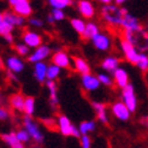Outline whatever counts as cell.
I'll use <instances>...</instances> for the list:
<instances>
[{"mask_svg": "<svg viewBox=\"0 0 148 148\" xmlns=\"http://www.w3.org/2000/svg\"><path fill=\"white\" fill-rule=\"evenodd\" d=\"M48 93H49V103L53 108H57L59 105V99H58V87L54 79H47L45 82Z\"/></svg>", "mask_w": 148, "mask_h": 148, "instance_id": "d6986e66", "label": "cell"}, {"mask_svg": "<svg viewBox=\"0 0 148 148\" xmlns=\"http://www.w3.org/2000/svg\"><path fill=\"white\" fill-rule=\"evenodd\" d=\"M118 68H119V59L117 57L108 56L101 62V69L108 73H113Z\"/></svg>", "mask_w": 148, "mask_h": 148, "instance_id": "603a6c76", "label": "cell"}, {"mask_svg": "<svg viewBox=\"0 0 148 148\" xmlns=\"http://www.w3.org/2000/svg\"><path fill=\"white\" fill-rule=\"evenodd\" d=\"M28 22H29V24H30L32 27H34V28H41V27H43V22L40 18L30 17Z\"/></svg>", "mask_w": 148, "mask_h": 148, "instance_id": "f35d334b", "label": "cell"}, {"mask_svg": "<svg viewBox=\"0 0 148 148\" xmlns=\"http://www.w3.org/2000/svg\"><path fill=\"white\" fill-rule=\"evenodd\" d=\"M1 140L10 148H25L24 147V143L16 136V132H14V131L1 134Z\"/></svg>", "mask_w": 148, "mask_h": 148, "instance_id": "44dd1931", "label": "cell"}, {"mask_svg": "<svg viewBox=\"0 0 148 148\" xmlns=\"http://www.w3.org/2000/svg\"><path fill=\"white\" fill-rule=\"evenodd\" d=\"M93 46L97 48L100 52H106L111 48V45H112V41H111V38L108 35L103 34V33H99L94 36V38L90 40Z\"/></svg>", "mask_w": 148, "mask_h": 148, "instance_id": "9c48e42d", "label": "cell"}, {"mask_svg": "<svg viewBox=\"0 0 148 148\" xmlns=\"http://www.w3.org/2000/svg\"><path fill=\"white\" fill-rule=\"evenodd\" d=\"M19 1H22V0H7V3H9V5L12 7V6H14L16 4H18Z\"/></svg>", "mask_w": 148, "mask_h": 148, "instance_id": "f6af8a7d", "label": "cell"}, {"mask_svg": "<svg viewBox=\"0 0 148 148\" xmlns=\"http://www.w3.org/2000/svg\"><path fill=\"white\" fill-rule=\"evenodd\" d=\"M99 33H100V29H99L98 24H95L94 22H88L87 27H86V30L82 34V38L84 40H92L94 36L97 34H99Z\"/></svg>", "mask_w": 148, "mask_h": 148, "instance_id": "d4e9b609", "label": "cell"}, {"mask_svg": "<svg viewBox=\"0 0 148 148\" xmlns=\"http://www.w3.org/2000/svg\"><path fill=\"white\" fill-rule=\"evenodd\" d=\"M136 66L141 70L142 72H147L148 71V56L145 53H140Z\"/></svg>", "mask_w": 148, "mask_h": 148, "instance_id": "836d02e7", "label": "cell"}, {"mask_svg": "<svg viewBox=\"0 0 148 148\" xmlns=\"http://www.w3.org/2000/svg\"><path fill=\"white\" fill-rule=\"evenodd\" d=\"M3 39H4L7 43H13V41H14V38H13V34H12V33L5 34V35L3 36Z\"/></svg>", "mask_w": 148, "mask_h": 148, "instance_id": "b9f144b4", "label": "cell"}, {"mask_svg": "<svg viewBox=\"0 0 148 148\" xmlns=\"http://www.w3.org/2000/svg\"><path fill=\"white\" fill-rule=\"evenodd\" d=\"M121 49L123 52V56L125 57V59H127L130 64L136 65L140 53L137 52V49H136L134 43H131L127 39H123L121 41Z\"/></svg>", "mask_w": 148, "mask_h": 148, "instance_id": "5b68a950", "label": "cell"}, {"mask_svg": "<svg viewBox=\"0 0 148 148\" xmlns=\"http://www.w3.org/2000/svg\"><path fill=\"white\" fill-rule=\"evenodd\" d=\"M14 49H16L17 54L19 57H28L30 54V47L28 45H25L23 41L19 42V43H16V45H14Z\"/></svg>", "mask_w": 148, "mask_h": 148, "instance_id": "1f68e13d", "label": "cell"}, {"mask_svg": "<svg viewBox=\"0 0 148 148\" xmlns=\"http://www.w3.org/2000/svg\"><path fill=\"white\" fill-rule=\"evenodd\" d=\"M10 106L13 111L24 113V102H25V97H23L21 93H14L10 97Z\"/></svg>", "mask_w": 148, "mask_h": 148, "instance_id": "7402d4cb", "label": "cell"}, {"mask_svg": "<svg viewBox=\"0 0 148 148\" xmlns=\"http://www.w3.org/2000/svg\"><path fill=\"white\" fill-rule=\"evenodd\" d=\"M12 11L16 12L17 14H19V16H22V17L28 18V17L32 16L33 7H32L29 0H22V1H19L18 4L12 6Z\"/></svg>", "mask_w": 148, "mask_h": 148, "instance_id": "2e32d148", "label": "cell"}, {"mask_svg": "<svg viewBox=\"0 0 148 148\" xmlns=\"http://www.w3.org/2000/svg\"><path fill=\"white\" fill-rule=\"evenodd\" d=\"M128 12L127 9L124 7H119L117 4H108L103 5L101 9V16L102 19L106 22L107 24L113 25V27H119L122 25L123 16Z\"/></svg>", "mask_w": 148, "mask_h": 148, "instance_id": "6da1fadb", "label": "cell"}, {"mask_svg": "<svg viewBox=\"0 0 148 148\" xmlns=\"http://www.w3.org/2000/svg\"><path fill=\"white\" fill-rule=\"evenodd\" d=\"M52 9H59L65 10L66 7L72 5V0H48Z\"/></svg>", "mask_w": 148, "mask_h": 148, "instance_id": "f546056e", "label": "cell"}, {"mask_svg": "<svg viewBox=\"0 0 148 148\" xmlns=\"http://www.w3.org/2000/svg\"><path fill=\"white\" fill-rule=\"evenodd\" d=\"M10 118V112L7 111V108L1 107L0 108V119L1 121H7Z\"/></svg>", "mask_w": 148, "mask_h": 148, "instance_id": "ab89813d", "label": "cell"}, {"mask_svg": "<svg viewBox=\"0 0 148 148\" xmlns=\"http://www.w3.org/2000/svg\"><path fill=\"white\" fill-rule=\"evenodd\" d=\"M22 41H23L25 45H28L30 48H38L42 45V36L35 32L32 30H25L22 34Z\"/></svg>", "mask_w": 148, "mask_h": 148, "instance_id": "30bf717a", "label": "cell"}, {"mask_svg": "<svg viewBox=\"0 0 148 148\" xmlns=\"http://www.w3.org/2000/svg\"><path fill=\"white\" fill-rule=\"evenodd\" d=\"M16 132V136L21 140L23 143H27V142H29L30 141V138H32V136H30V134L28 132V130L27 129H19V130H17V131H14Z\"/></svg>", "mask_w": 148, "mask_h": 148, "instance_id": "e575fe53", "label": "cell"}, {"mask_svg": "<svg viewBox=\"0 0 148 148\" xmlns=\"http://www.w3.org/2000/svg\"><path fill=\"white\" fill-rule=\"evenodd\" d=\"M57 123H58L57 128L63 136H65V137L72 136L73 124L71 123V121L65 114H59L58 118H57Z\"/></svg>", "mask_w": 148, "mask_h": 148, "instance_id": "8fae6325", "label": "cell"}, {"mask_svg": "<svg viewBox=\"0 0 148 148\" xmlns=\"http://www.w3.org/2000/svg\"><path fill=\"white\" fill-rule=\"evenodd\" d=\"M78 128L82 135H89L90 132H93L97 129V123L94 121H84L78 125Z\"/></svg>", "mask_w": 148, "mask_h": 148, "instance_id": "484cf974", "label": "cell"}, {"mask_svg": "<svg viewBox=\"0 0 148 148\" xmlns=\"http://www.w3.org/2000/svg\"><path fill=\"white\" fill-rule=\"evenodd\" d=\"M125 1H127V0H114V4H117V5H123Z\"/></svg>", "mask_w": 148, "mask_h": 148, "instance_id": "7dc6e473", "label": "cell"}, {"mask_svg": "<svg viewBox=\"0 0 148 148\" xmlns=\"http://www.w3.org/2000/svg\"><path fill=\"white\" fill-rule=\"evenodd\" d=\"M49 56H51V48L47 45H41L40 47L35 48L34 52H32V53L28 56V62L33 63V64L39 63V62H43Z\"/></svg>", "mask_w": 148, "mask_h": 148, "instance_id": "ba28073f", "label": "cell"}, {"mask_svg": "<svg viewBox=\"0 0 148 148\" xmlns=\"http://www.w3.org/2000/svg\"><path fill=\"white\" fill-rule=\"evenodd\" d=\"M70 23H71V27H72L73 30L82 36V34L86 30V27H87V23L84 22V19H82V18H72L70 21Z\"/></svg>", "mask_w": 148, "mask_h": 148, "instance_id": "4316f807", "label": "cell"}, {"mask_svg": "<svg viewBox=\"0 0 148 148\" xmlns=\"http://www.w3.org/2000/svg\"><path fill=\"white\" fill-rule=\"evenodd\" d=\"M35 113V99L33 97H27L24 102V114L33 116Z\"/></svg>", "mask_w": 148, "mask_h": 148, "instance_id": "f1b7e54d", "label": "cell"}, {"mask_svg": "<svg viewBox=\"0 0 148 148\" xmlns=\"http://www.w3.org/2000/svg\"><path fill=\"white\" fill-rule=\"evenodd\" d=\"M124 39H127V40L130 41L131 43H134V45H136V43H137V36H136V33L124 30Z\"/></svg>", "mask_w": 148, "mask_h": 148, "instance_id": "8d00e7d4", "label": "cell"}, {"mask_svg": "<svg viewBox=\"0 0 148 148\" xmlns=\"http://www.w3.org/2000/svg\"><path fill=\"white\" fill-rule=\"evenodd\" d=\"M48 65L45 62H39L34 64V77L39 83H45L47 81Z\"/></svg>", "mask_w": 148, "mask_h": 148, "instance_id": "e0dca14e", "label": "cell"}, {"mask_svg": "<svg viewBox=\"0 0 148 148\" xmlns=\"http://www.w3.org/2000/svg\"><path fill=\"white\" fill-rule=\"evenodd\" d=\"M141 123H142V124H145L146 127H148V116H146V117H143V118H142Z\"/></svg>", "mask_w": 148, "mask_h": 148, "instance_id": "bcb514c9", "label": "cell"}, {"mask_svg": "<svg viewBox=\"0 0 148 148\" xmlns=\"http://www.w3.org/2000/svg\"><path fill=\"white\" fill-rule=\"evenodd\" d=\"M46 19H47V23H49V24H53L54 22H56V19H54V17H53V14H52V13L48 14Z\"/></svg>", "mask_w": 148, "mask_h": 148, "instance_id": "7bdbcfd3", "label": "cell"}, {"mask_svg": "<svg viewBox=\"0 0 148 148\" xmlns=\"http://www.w3.org/2000/svg\"><path fill=\"white\" fill-rule=\"evenodd\" d=\"M72 63H73V69L76 72H78L81 76L86 75V73H90V65L84 58L75 56L72 57Z\"/></svg>", "mask_w": 148, "mask_h": 148, "instance_id": "ffe728a7", "label": "cell"}, {"mask_svg": "<svg viewBox=\"0 0 148 148\" xmlns=\"http://www.w3.org/2000/svg\"><path fill=\"white\" fill-rule=\"evenodd\" d=\"M112 77L114 79V84L119 88V89H123L129 84V75L125 69L123 68H118L113 73Z\"/></svg>", "mask_w": 148, "mask_h": 148, "instance_id": "9a60e30c", "label": "cell"}, {"mask_svg": "<svg viewBox=\"0 0 148 148\" xmlns=\"http://www.w3.org/2000/svg\"><path fill=\"white\" fill-rule=\"evenodd\" d=\"M14 25L11 24L9 21L5 19L3 16H0V35L4 36L5 34H10L12 33Z\"/></svg>", "mask_w": 148, "mask_h": 148, "instance_id": "83f0119b", "label": "cell"}, {"mask_svg": "<svg viewBox=\"0 0 148 148\" xmlns=\"http://www.w3.org/2000/svg\"><path fill=\"white\" fill-rule=\"evenodd\" d=\"M124 30H128V32H132V33H142L143 29L140 24V21L135 17L130 14L129 12H127L123 16V21H122V25H121Z\"/></svg>", "mask_w": 148, "mask_h": 148, "instance_id": "8992f818", "label": "cell"}, {"mask_svg": "<svg viewBox=\"0 0 148 148\" xmlns=\"http://www.w3.org/2000/svg\"><path fill=\"white\" fill-rule=\"evenodd\" d=\"M97 76H98V78L100 81V83L102 86H105V87H112L113 83H114L113 77H111L108 73H106V72H99Z\"/></svg>", "mask_w": 148, "mask_h": 148, "instance_id": "d6a6232c", "label": "cell"}, {"mask_svg": "<svg viewBox=\"0 0 148 148\" xmlns=\"http://www.w3.org/2000/svg\"><path fill=\"white\" fill-rule=\"evenodd\" d=\"M72 137H76V138L82 137V134H81V131H79V128L75 127V125H73V129H72Z\"/></svg>", "mask_w": 148, "mask_h": 148, "instance_id": "60d3db41", "label": "cell"}, {"mask_svg": "<svg viewBox=\"0 0 148 148\" xmlns=\"http://www.w3.org/2000/svg\"><path fill=\"white\" fill-rule=\"evenodd\" d=\"M97 1L101 3L102 5H108V4H112V3H114V0H97Z\"/></svg>", "mask_w": 148, "mask_h": 148, "instance_id": "ee69618b", "label": "cell"}, {"mask_svg": "<svg viewBox=\"0 0 148 148\" xmlns=\"http://www.w3.org/2000/svg\"><path fill=\"white\" fill-rule=\"evenodd\" d=\"M0 16H3L5 19H7L14 27H22V25L25 24V18L19 16V14H17L16 12H13V11H6V12L0 14Z\"/></svg>", "mask_w": 148, "mask_h": 148, "instance_id": "cb8c5ba5", "label": "cell"}, {"mask_svg": "<svg viewBox=\"0 0 148 148\" xmlns=\"http://www.w3.org/2000/svg\"><path fill=\"white\" fill-rule=\"evenodd\" d=\"M111 112L121 122H128L131 117V111L122 100H118L111 105Z\"/></svg>", "mask_w": 148, "mask_h": 148, "instance_id": "277c9868", "label": "cell"}, {"mask_svg": "<svg viewBox=\"0 0 148 148\" xmlns=\"http://www.w3.org/2000/svg\"><path fill=\"white\" fill-rule=\"evenodd\" d=\"M52 63L58 65L62 69H70L71 68V59L69 54L64 51H57L52 56Z\"/></svg>", "mask_w": 148, "mask_h": 148, "instance_id": "5bb4252c", "label": "cell"}, {"mask_svg": "<svg viewBox=\"0 0 148 148\" xmlns=\"http://www.w3.org/2000/svg\"><path fill=\"white\" fill-rule=\"evenodd\" d=\"M81 84H82L83 89L86 92L93 93V92L99 90L101 83H100L98 76L93 75V73H86V75L81 76Z\"/></svg>", "mask_w": 148, "mask_h": 148, "instance_id": "52a82bcc", "label": "cell"}, {"mask_svg": "<svg viewBox=\"0 0 148 148\" xmlns=\"http://www.w3.org/2000/svg\"><path fill=\"white\" fill-rule=\"evenodd\" d=\"M81 140V148H92V138L89 135H82Z\"/></svg>", "mask_w": 148, "mask_h": 148, "instance_id": "d590c367", "label": "cell"}, {"mask_svg": "<svg viewBox=\"0 0 148 148\" xmlns=\"http://www.w3.org/2000/svg\"><path fill=\"white\" fill-rule=\"evenodd\" d=\"M23 128L28 130V132L30 134L32 138L36 143H42L43 142V138L45 137H43L42 131L40 130L39 124L36 123L30 116H27V114L24 116V118H23Z\"/></svg>", "mask_w": 148, "mask_h": 148, "instance_id": "7a4b0ae2", "label": "cell"}, {"mask_svg": "<svg viewBox=\"0 0 148 148\" xmlns=\"http://www.w3.org/2000/svg\"><path fill=\"white\" fill-rule=\"evenodd\" d=\"M62 72V68H59L58 65L52 63L51 65H48V70H47V79H57L59 77Z\"/></svg>", "mask_w": 148, "mask_h": 148, "instance_id": "4dcf8cb0", "label": "cell"}, {"mask_svg": "<svg viewBox=\"0 0 148 148\" xmlns=\"http://www.w3.org/2000/svg\"><path fill=\"white\" fill-rule=\"evenodd\" d=\"M121 97H122V101L129 107V110L131 112L134 113L137 108V98H136V94H135L134 86L129 83L125 88H123Z\"/></svg>", "mask_w": 148, "mask_h": 148, "instance_id": "3957f363", "label": "cell"}, {"mask_svg": "<svg viewBox=\"0 0 148 148\" xmlns=\"http://www.w3.org/2000/svg\"><path fill=\"white\" fill-rule=\"evenodd\" d=\"M92 107L94 110L95 114H97L98 121L102 124H107L108 123V117H107V110H106L105 103L100 102V101H93Z\"/></svg>", "mask_w": 148, "mask_h": 148, "instance_id": "ac0fdd59", "label": "cell"}, {"mask_svg": "<svg viewBox=\"0 0 148 148\" xmlns=\"http://www.w3.org/2000/svg\"><path fill=\"white\" fill-rule=\"evenodd\" d=\"M77 10L86 19H92L95 16V7L90 0H79L77 3Z\"/></svg>", "mask_w": 148, "mask_h": 148, "instance_id": "7c38bea8", "label": "cell"}, {"mask_svg": "<svg viewBox=\"0 0 148 148\" xmlns=\"http://www.w3.org/2000/svg\"><path fill=\"white\" fill-rule=\"evenodd\" d=\"M147 32H148V23H147Z\"/></svg>", "mask_w": 148, "mask_h": 148, "instance_id": "c3c4849f", "label": "cell"}, {"mask_svg": "<svg viewBox=\"0 0 148 148\" xmlns=\"http://www.w3.org/2000/svg\"><path fill=\"white\" fill-rule=\"evenodd\" d=\"M5 65L9 71L13 72V73H19L24 70V62L17 56H10L6 58L5 60Z\"/></svg>", "mask_w": 148, "mask_h": 148, "instance_id": "4fadbf2b", "label": "cell"}, {"mask_svg": "<svg viewBox=\"0 0 148 148\" xmlns=\"http://www.w3.org/2000/svg\"><path fill=\"white\" fill-rule=\"evenodd\" d=\"M53 14V17L56 21H63L65 18V13H64V10H59V9H53V11L51 12Z\"/></svg>", "mask_w": 148, "mask_h": 148, "instance_id": "74e56055", "label": "cell"}]
</instances>
